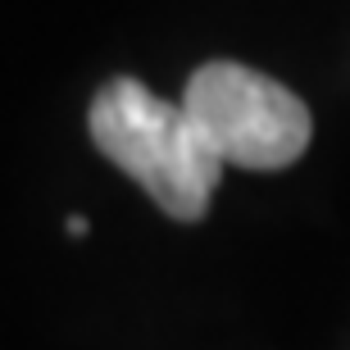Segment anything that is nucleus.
Returning <instances> with one entry per match:
<instances>
[{"label": "nucleus", "instance_id": "f257e3e1", "mask_svg": "<svg viewBox=\"0 0 350 350\" xmlns=\"http://www.w3.org/2000/svg\"><path fill=\"white\" fill-rule=\"evenodd\" d=\"M87 128L96 150L132 182H142L169 219L196 223L209 214L223 164L187 118L182 100L169 105L137 78H114L96 91Z\"/></svg>", "mask_w": 350, "mask_h": 350}, {"label": "nucleus", "instance_id": "f03ea898", "mask_svg": "<svg viewBox=\"0 0 350 350\" xmlns=\"http://www.w3.org/2000/svg\"><path fill=\"white\" fill-rule=\"evenodd\" d=\"M182 109L205 137V146L219 155L223 169L228 164L250 173L286 169L305 155L314 132L310 109L300 105L296 91L232 59L196 68Z\"/></svg>", "mask_w": 350, "mask_h": 350}]
</instances>
